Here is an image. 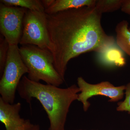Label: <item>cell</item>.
<instances>
[{
    "label": "cell",
    "mask_w": 130,
    "mask_h": 130,
    "mask_svg": "<svg viewBox=\"0 0 130 130\" xmlns=\"http://www.w3.org/2000/svg\"><path fill=\"white\" fill-rule=\"evenodd\" d=\"M102 14L95 7L47 14L54 67L64 81L72 59L91 51L105 53L115 44L113 37L107 35L103 28Z\"/></svg>",
    "instance_id": "1"
},
{
    "label": "cell",
    "mask_w": 130,
    "mask_h": 130,
    "mask_svg": "<svg viewBox=\"0 0 130 130\" xmlns=\"http://www.w3.org/2000/svg\"><path fill=\"white\" fill-rule=\"evenodd\" d=\"M17 91L19 95L30 104L32 98L40 102L47 115L49 130H65L70 106L78 100L79 88L74 84L67 88L31 81L26 76L21 79Z\"/></svg>",
    "instance_id": "2"
},
{
    "label": "cell",
    "mask_w": 130,
    "mask_h": 130,
    "mask_svg": "<svg viewBox=\"0 0 130 130\" xmlns=\"http://www.w3.org/2000/svg\"><path fill=\"white\" fill-rule=\"evenodd\" d=\"M19 50L28 68L29 79L36 82L42 80L57 87L63 83L64 81L54 67L53 56L50 51L32 45H22Z\"/></svg>",
    "instance_id": "3"
},
{
    "label": "cell",
    "mask_w": 130,
    "mask_h": 130,
    "mask_svg": "<svg viewBox=\"0 0 130 130\" xmlns=\"http://www.w3.org/2000/svg\"><path fill=\"white\" fill-rule=\"evenodd\" d=\"M28 73L18 46L9 45L5 69L0 80V98L5 102L13 104L20 83L24 74Z\"/></svg>",
    "instance_id": "4"
},
{
    "label": "cell",
    "mask_w": 130,
    "mask_h": 130,
    "mask_svg": "<svg viewBox=\"0 0 130 130\" xmlns=\"http://www.w3.org/2000/svg\"><path fill=\"white\" fill-rule=\"evenodd\" d=\"M19 43L22 46L35 45L52 53L53 47L47 26L46 13L27 10Z\"/></svg>",
    "instance_id": "5"
},
{
    "label": "cell",
    "mask_w": 130,
    "mask_h": 130,
    "mask_svg": "<svg viewBox=\"0 0 130 130\" xmlns=\"http://www.w3.org/2000/svg\"><path fill=\"white\" fill-rule=\"evenodd\" d=\"M28 9L0 4V30L9 45H18L22 36L24 17Z\"/></svg>",
    "instance_id": "6"
},
{
    "label": "cell",
    "mask_w": 130,
    "mask_h": 130,
    "mask_svg": "<svg viewBox=\"0 0 130 130\" xmlns=\"http://www.w3.org/2000/svg\"><path fill=\"white\" fill-rule=\"evenodd\" d=\"M78 86L80 90L78 101L81 102L85 112L90 106L88 100L94 96L102 95L109 98V102H116L123 98L125 94V85L115 86L108 81H103L92 84L86 82L82 77L77 79Z\"/></svg>",
    "instance_id": "7"
},
{
    "label": "cell",
    "mask_w": 130,
    "mask_h": 130,
    "mask_svg": "<svg viewBox=\"0 0 130 130\" xmlns=\"http://www.w3.org/2000/svg\"><path fill=\"white\" fill-rule=\"evenodd\" d=\"M21 107L20 103L10 104L0 98V121L5 125L6 130L27 129L35 125L29 120L20 117Z\"/></svg>",
    "instance_id": "8"
},
{
    "label": "cell",
    "mask_w": 130,
    "mask_h": 130,
    "mask_svg": "<svg viewBox=\"0 0 130 130\" xmlns=\"http://www.w3.org/2000/svg\"><path fill=\"white\" fill-rule=\"evenodd\" d=\"M96 0H54L50 7L45 9L47 14H51L66 10L84 7H95Z\"/></svg>",
    "instance_id": "9"
},
{
    "label": "cell",
    "mask_w": 130,
    "mask_h": 130,
    "mask_svg": "<svg viewBox=\"0 0 130 130\" xmlns=\"http://www.w3.org/2000/svg\"><path fill=\"white\" fill-rule=\"evenodd\" d=\"M129 23L122 20L117 24L115 28L116 44L130 57V31Z\"/></svg>",
    "instance_id": "10"
},
{
    "label": "cell",
    "mask_w": 130,
    "mask_h": 130,
    "mask_svg": "<svg viewBox=\"0 0 130 130\" xmlns=\"http://www.w3.org/2000/svg\"><path fill=\"white\" fill-rule=\"evenodd\" d=\"M0 1L7 6L21 7L40 12H44L45 11L42 1L39 0H1Z\"/></svg>",
    "instance_id": "11"
},
{
    "label": "cell",
    "mask_w": 130,
    "mask_h": 130,
    "mask_svg": "<svg viewBox=\"0 0 130 130\" xmlns=\"http://www.w3.org/2000/svg\"><path fill=\"white\" fill-rule=\"evenodd\" d=\"M124 0H96V9L102 14L121 9Z\"/></svg>",
    "instance_id": "12"
},
{
    "label": "cell",
    "mask_w": 130,
    "mask_h": 130,
    "mask_svg": "<svg viewBox=\"0 0 130 130\" xmlns=\"http://www.w3.org/2000/svg\"><path fill=\"white\" fill-rule=\"evenodd\" d=\"M9 44L2 35L0 37V75L2 76L7 59Z\"/></svg>",
    "instance_id": "13"
},
{
    "label": "cell",
    "mask_w": 130,
    "mask_h": 130,
    "mask_svg": "<svg viewBox=\"0 0 130 130\" xmlns=\"http://www.w3.org/2000/svg\"><path fill=\"white\" fill-rule=\"evenodd\" d=\"M125 86V99L123 101L118 103L116 110L118 111L127 112L130 115V82Z\"/></svg>",
    "instance_id": "14"
},
{
    "label": "cell",
    "mask_w": 130,
    "mask_h": 130,
    "mask_svg": "<svg viewBox=\"0 0 130 130\" xmlns=\"http://www.w3.org/2000/svg\"><path fill=\"white\" fill-rule=\"evenodd\" d=\"M121 11L129 16L130 18V0H124L121 8Z\"/></svg>",
    "instance_id": "15"
},
{
    "label": "cell",
    "mask_w": 130,
    "mask_h": 130,
    "mask_svg": "<svg viewBox=\"0 0 130 130\" xmlns=\"http://www.w3.org/2000/svg\"><path fill=\"white\" fill-rule=\"evenodd\" d=\"M41 1L45 9L51 6L54 0H42Z\"/></svg>",
    "instance_id": "16"
},
{
    "label": "cell",
    "mask_w": 130,
    "mask_h": 130,
    "mask_svg": "<svg viewBox=\"0 0 130 130\" xmlns=\"http://www.w3.org/2000/svg\"><path fill=\"white\" fill-rule=\"evenodd\" d=\"M40 129V128H39V126L38 125H35L32 127L29 128V129H27L26 130H37Z\"/></svg>",
    "instance_id": "17"
},
{
    "label": "cell",
    "mask_w": 130,
    "mask_h": 130,
    "mask_svg": "<svg viewBox=\"0 0 130 130\" xmlns=\"http://www.w3.org/2000/svg\"><path fill=\"white\" fill-rule=\"evenodd\" d=\"M129 30H130V25L129 26Z\"/></svg>",
    "instance_id": "18"
},
{
    "label": "cell",
    "mask_w": 130,
    "mask_h": 130,
    "mask_svg": "<svg viewBox=\"0 0 130 130\" xmlns=\"http://www.w3.org/2000/svg\"></svg>",
    "instance_id": "19"
}]
</instances>
